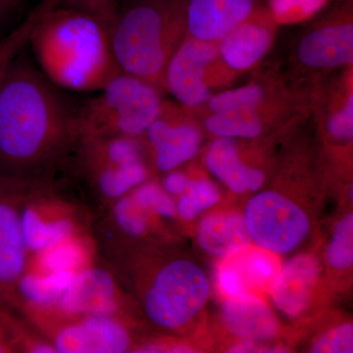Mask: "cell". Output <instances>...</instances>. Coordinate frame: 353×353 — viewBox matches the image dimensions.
Segmentation results:
<instances>
[{
	"label": "cell",
	"instance_id": "6da1fadb",
	"mask_svg": "<svg viewBox=\"0 0 353 353\" xmlns=\"http://www.w3.org/2000/svg\"><path fill=\"white\" fill-rule=\"evenodd\" d=\"M10 57L0 63V175H57L78 141V108L41 71Z\"/></svg>",
	"mask_w": 353,
	"mask_h": 353
},
{
	"label": "cell",
	"instance_id": "7a4b0ae2",
	"mask_svg": "<svg viewBox=\"0 0 353 353\" xmlns=\"http://www.w3.org/2000/svg\"><path fill=\"white\" fill-rule=\"evenodd\" d=\"M136 303L148 329L188 338L201 322L210 296V283L199 263L174 243L99 248Z\"/></svg>",
	"mask_w": 353,
	"mask_h": 353
},
{
	"label": "cell",
	"instance_id": "3957f363",
	"mask_svg": "<svg viewBox=\"0 0 353 353\" xmlns=\"http://www.w3.org/2000/svg\"><path fill=\"white\" fill-rule=\"evenodd\" d=\"M29 18L27 41L41 73L57 88L99 92L120 73L108 30L92 16L57 8Z\"/></svg>",
	"mask_w": 353,
	"mask_h": 353
},
{
	"label": "cell",
	"instance_id": "277c9868",
	"mask_svg": "<svg viewBox=\"0 0 353 353\" xmlns=\"http://www.w3.org/2000/svg\"><path fill=\"white\" fill-rule=\"evenodd\" d=\"M187 0H141L119 7L109 31L118 68L163 90L169 60L183 39Z\"/></svg>",
	"mask_w": 353,
	"mask_h": 353
},
{
	"label": "cell",
	"instance_id": "5b68a950",
	"mask_svg": "<svg viewBox=\"0 0 353 353\" xmlns=\"http://www.w3.org/2000/svg\"><path fill=\"white\" fill-rule=\"evenodd\" d=\"M297 153V152H296ZM301 152L285 157L272 188L259 190L246 202L243 214L252 245L277 255L299 252L314 231L315 216L305 190L299 187L310 174V160L299 173Z\"/></svg>",
	"mask_w": 353,
	"mask_h": 353
},
{
	"label": "cell",
	"instance_id": "8992f818",
	"mask_svg": "<svg viewBox=\"0 0 353 353\" xmlns=\"http://www.w3.org/2000/svg\"><path fill=\"white\" fill-rule=\"evenodd\" d=\"M77 112L79 139L143 137L163 105L159 88L118 73Z\"/></svg>",
	"mask_w": 353,
	"mask_h": 353
},
{
	"label": "cell",
	"instance_id": "52a82bcc",
	"mask_svg": "<svg viewBox=\"0 0 353 353\" xmlns=\"http://www.w3.org/2000/svg\"><path fill=\"white\" fill-rule=\"evenodd\" d=\"M43 334L57 353L132 352L143 327L111 316H67L50 308L21 313Z\"/></svg>",
	"mask_w": 353,
	"mask_h": 353
},
{
	"label": "cell",
	"instance_id": "ba28073f",
	"mask_svg": "<svg viewBox=\"0 0 353 353\" xmlns=\"http://www.w3.org/2000/svg\"><path fill=\"white\" fill-rule=\"evenodd\" d=\"M57 176L27 178L22 227L29 255L74 234L94 232V215L65 194Z\"/></svg>",
	"mask_w": 353,
	"mask_h": 353
},
{
	"label": "cell",
	"instance_id": "9c48e42d",
	"mask_svg": "<svg viewBox=\"0 0 353 353\" xmlns=\"http://www.w3.org/2000/svg\"><path fill=\"white\" fill-rule=\"evenodd\" d=\"M52 309L67 316H111L146 329L136 303L105 262L79 272Z\"/></svg>",
	"mask_w": 353,
	"mask_h": 353
},
{
	"label": "cell",
	"instance_id": "30bf717a",
	"mask_svg": "<svg viewBox=\"0 0 353 353\" xmlns=\"http://www.w3.org/2000/svg\"><path fill=\"white\" fill-rule=\"evenodd\" d=\"M27 178L0 175V308L13 310L29 252L22 227Z\"/></svg>",
	"mask_w": 353,
	"mask_h": 353
},
{
	"label": "cell",
	"instance_id": "8fae6325",
	"mask_svg": "<svg viewBox=\"0 0 353 353\" xmlns=\"http://www.w3.org/2000/svg\"><path fill=\"white\" fill-rule=\"evenodd\" d=\"M292 52L294 63L308 73H326L352 66L353 24L350 3L309 29L297 41Z\"/></svg>",
	"mask_w": 353,
	"mask_h": 353
},
{
	"label": "cell",
	"instance_id": "7c38bea8",
	"mask_svg": "<svg viewBox=\"0 0 353 353\" xmlns=\"http://www.w3.org/2000/svg\"><path fill=\"white\" fill-rule=\"evenodd\" d=\"M153 170L157 173L181 168L199 154L203 136L178 108L163 101L157 119L143 136Z\"/></svg>",
	"mask_w": 353,
	"mask_h": 353
},
{
	"label": "cell",
	"instance_id": "4fadbf2b",
	"mask_svg": "<svg viewBox=\"0 0 353 353\" xmlns=\"http://www.w3.org/2000/svg\"><path fill=\"white\" fill-rule=\"evenodd\" d=\"M218 58V44L185 36L169 60L163 90L183 108H196L210 99L208 68Z\"/></svg>",
	"mask_w": 353,
	"mask_h": 353
},
{
	"label": "cell",
	"instance_id": "5bb4252c",
	"mask_svg": "<svg viewBox=\"0 0 353 353\" xmlns=\"http://www.w3.org/2000/svg\"><path fill=\"white\" fill-rule=\"evenodd\" d=\"M322 273L321 262L315 255H297L282 266L269 296L288 318L303 319L326 296V277Z\"/></svg>",
	"mask_w": 353,
	"mask_h": 353
},
{
	"label": "cell",
	"instance_id": "9a60e30c",
	"mask_svg": "<svg viewBox=\"0 0 353 353\" xmlns=\"http://www.w3.org/2000/svg\"><path fill=\"white\" fill-rule=\"evenodd\" d=\"M219 319L222 329L234 341L271 345L282 333L275 313L259 294L223 299Z\"/></svg>",
	"mask_w": 353,
	"mask_h": 353
},
{
	"label": "cell",
	"instance_id": "2e32d148",
	"mask_svg": "<svg viewBox=\"0 0 353 353\" xmlns=\"http://www.w3.org/2000/svg\"><path fill=\"white\" fill-rule=\"evenodd\" d=\"M275 20L270 11L260 7L218 43V58L234 72H243L259 64L270 51L275 37Z\"/></svg>",
	"mask_w": 353,
	"mask_h": 353
},
{
	"label": "cell",
	"instance_id": "e0dca14e",
	"mask_svg": "<svg viewBox=\"0 0 353 353\" xmlns=\"http://www.w3.org/2000/svg\"><path fill=\"white\" fill-rule=\"evenodd\" d=\"M65 169L87 185L101 204V210L150 180L154 172L148 160L127 163H69Z\"/></svg>",
	"mask_w": 353,
	"mask_h": 353
},
{
	"label": "cell",
	"instance_id": "ac0fdd59",
	"mask_svg": "<svg viewBox=\"0 0 353 353\" xmlns=\"http://www.w3.org/2000/svg\"><path fill=\"white\" fill-rule=\"evenodd\" d=\"M260 7V0H187V34L218 43Z\"/></svg>",
	"mask_w": 353,
	"mask_h": 353
},
{
	"label": "cell",
	"instance_id": "d6986e66",
	"mask_svg": "<svg viewBox=\"0 0 353 353\" xmlns=\"http://www.w3.org/2000/svg\"><path fill=\"white\" fill-rule=\"evenodd\" d=\"M204 163L209 173L236 196L254 194L266 183L265 172L243 159L240 139L216 138L206 150Z\"/></svg>",
	"mask_w": 353,
	"mask_h": 353
},
{
	"label": "cell",
	"instance_id": "ffe728a7",
	"mask_svg": "<svg viewBox=\"0 0 353 353\" xmlns=\"http://www.w3.org/2000/svg\"><path fill=\"white\" fill-rule=\"evenodd\" d=\"M199 250L217 259H228L252 245L243 212L232 208L211 209L197 223Z\"/></svg>",
	"mask_w": 353,
	"mask_h": 353
},
{
	"label": "cell",
	"instance_id": "44dd1931",
	"mask_svg": "<svg viewBox=\"0 0 353 353\" xmlns=\"http://www.w3.org/2000/svg\"><path fill=\"white\" fill-rule=\"evenodd\" d=\"M99 257V245L94 232H88L74 234L32 253L26 270L39 274H78L97 263Z\"/></svg>",
	"mask_w": 353,
	"mask_h": 353
},
{
	"label": "cell",
	"instance_id": "7402d4cb",
	"mask_svg": "<svg viewBox=\"0 0 353 353\" xmlns=\"http://www.w3.org/2000/svg\"><path fill=\"white\" fill-rule=\"evenodd\" d=\"M290 112L289 104L259 110H236L211 113L204 120V129L215 138L254 141L263 138L279 117Z\"/></svg>",
	"mask_w": 353,
	"mask_h": 353
},
{
	"label": "cell",
	"instance_id": "603a6c76",
	"mask_svg": "<svg viewBox=\"0 0 353 353\" xmlns=\"http://www.w3.org/2000/svg\"><path fill=\"white\" fill-rule=\"evenodd\" d=\"M268 82H252L234 90H225L208 99L211 113L231 112L236 110H259L290 103L284 90H276Z\"/></svg>",
	"mask_w": 353,
	"mask_h": 353
},
{
	"label": "cell",
	"instance_id": "cb8c5ba5",
	"mask_svg": "<svg viewBox=\"0 0 353 353\" xmlns=\"http://www.w3.org/2000/svg\"><path fill=\"white\" fill-rule=\"evenodd\" d=\"M278 257L252 245L234 255L248 294H269L282 268Z\"/></svg>",
	"mask_w": 353,
	"mask_h": 353
},
{
	"label": "cell",
	"instance_id": "d4e9b609",
	"mask_svg": "<svg viewBox=\"0 0 353 353\" xmlns=\"http://www.w3.org/2000/svg\"><path fill=\"white\" fill-rule=\"evenodd\" d=\"M325 265L330 280L350 278L353 267V214L348 210L334 224L325 248Z\"/></svg>",
	"mask_w": 353,
	"mask_h": 353
},
{
	"label": "cell",
	"instance_id": "484cf974",
	"mask_svg": "<svg viewBox=\"0 0 353 353\" xmlns=\"http://www.w3.org/2000/svg\"><path fill=\"white\" fill-rule=\"evenodd\" d=\"M132 199L168 238L174 241L170 224H180L176 214V201L165 192L159 181L150 178L131 192Z\"/></svg>",
	"mask_w": 353,
	"mask_h": 353
},
{
	"label": "cell",
	"instance_id": "4316f807",
	"mask_svg": "<svg viewBox=\"0 0 353 353\" xmlns=\"http://www.w3.org/2000/svg\"><path fill=\"white\" fill-rule=\"evenodd\" d=\"M175 201L179 222L187 225L215 208L221 201V192L208 179L190 178L187 189Z\"/></svg>",
	"mask_w": 353,
	"mask_h": 353
},
{
	"label": "cell",
	"instance_id": "83f0119b",
	"mask_svg": "<svg viewBox=\"0 0 353 353\" xmlns=\"http://www.w3.org/2000/svg\"><path fill=\"white\" fill-rule=\"evenodd\" d=\"M57 8H71L82 11L99 20L108 32L119 13L117 0H41L32 14L39 16Z\"/></svg>",
	"mask_w": 353,
	"mask_h": 353
},
{
	"label": "cell",
	"instance_id": "f1b7e54d",
	"mask_svg": "<svg viewBox=\"0 0 353 353\" xmlns=\"http://www.w3.org/2000/svg\"><path fill=\"white\" fill-rule=\"evenodd\" d=\"M322 129L327 141L338 145H350L353 139V94L352 90L340 104L330 109L323 118Z\"/></svg>",
	"mask_w": 353,
	"mask_h": 353
},
{
	"label": "cell",
	"instance_id": "f546056e",
	"mask_svg": "<svg viewBox=\"0 0 353 353\" xmlns=\"http://www.w3.org/2000/svg\"><path fill=\"white\" fill-rule=\"evenodd\" d=\"M309 352L352 353L353 352V326L350 320L326 325L309 341Z\"/></svg>",
	"mask_w": 353,
	"mask_h": 353
},
{
	"label": "cell",
	"instance_id": "4dcf8cb0",
	"mask_svg": "<svg viewBox=\"0 0 353 353\" xmlns=\"http://www.w3.org/2000/svg\"><path fill=\"white\" fill-rule=\"evenodd\" d=\"M328 0H269V11L279 24L299 22L314 15Z\"/></svg>",
	"mask_w": 353,
	"mask_h": 353
},
{
	"label": "cell",
	"instance_id": "1f68e13d",
	"mask_svg": "<svg viewBox=\"0 0 353 353\" xmlns=\"http://www.w3.org/2000/svg\"><path fill=\"white\" fill-rule=\"evenodd\" d=\"M216 281L223 299L248 294L234 255L228 259H220L216 271Z\"/></svg>",
	"mask_w": 353,
	"mask_h": 353
},
{
	"label": "cell",
	"instance_id": "d6a6232c",
	"mask_svg": "<svg viewBox=\"0 0 353 353\" xmlns=\"http://www.w3.org/2000/svg\"><path fill=\"white\" fill-rule=\"evenodd\" d=\"M190 181V176L187 175L185 172L175 169V170L165 173V176L160 183L165 192L176 199L187 189Z\"/></svg>",
	"mask_w": 353,
	"mask_h": 353
},
{
	"label": "cell",
	"instance_id": "836d02e7",
	"mask_svg": "<svg viewBox=\"0 0 353 353\" xmlns=\"http://www.w3.org/2000/svg\"><path fill=\"white\" fill-rule=\"evenodd\" d=\"M0 353H14L4 323L3 308H0Z\"/></svg>",
	"mask_w": 353,
	"mask_h": 353
},
{
	"label": "cell",
	"instance_id": "e575fe53",
	"mask_svg": "<svg viewBox=\"0 0 353 353\" xmlns=\"http://www.w3.org/2000/svg\"><path fill=\"white\" fill-rule=\"evenodd\" d=\"M21 43L20 36H18V32H16L15 34H13L11 37L10 41L6 44H0V63H1L3 58L10 52L11 50H13L14 48H17Z\"/></svg>",
	"mask_w": 353,
	"mask_h": 353
},
{
	"label": "cell",
	"instance_id": "d590c367",
	"mask_svg": "<svg viewBox=\"0 0 353 353\" xmlns=\"http://www.w3.org/2000/svg\"><path fill=\"white\" fill-rule=\"evenodd\" d=\"M13 6H16L13 0H0V14L6 12Z\"/></svg>",
	"mask_w": 353,
	"mask_h": 353
},
{
	"label": "cell",
	"instance_id": "8d00e7d4",
	"mask_svg": "<svg viewBox=\"0 0 353 353\" xmlns=\"http://www.w3.org/2000/svg\"><path fill=\"white\" fill-rule=\"evenodd\" d=\"M118 4L120 3V1H122L123 6L128 3H132V2L141 1V0H117Z\"/></svg>",
	"mask_w": 353,
	"mask_h": 353
},
{
	"label": "cell",
	"instance_id": "74e56055",
	"mask_svg": "<svg viewBox=\"0 0 353 353\" xmlns=\"http://www.w3.org/2000/svg\"><path fill=\"white\" fill-rule=\"evenodd\" d=\"M13 2H14V3L16 4V6H17L18 2H19V0H13Z\"/></svg>",
	"mask_w": 353,
	"mask_h": 353
}]
</instances>
